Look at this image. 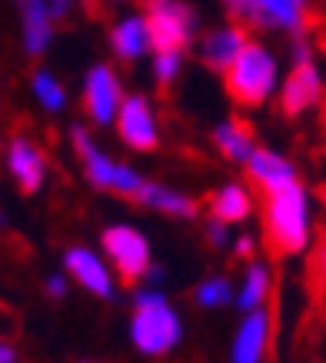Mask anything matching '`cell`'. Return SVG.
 I'll list each match as a JSON object with an SVG mask.
<instances>
[{
    "label": "cell",
    "instance_id": "6da1fadb",
    "mask_svg": "<svg viewBox=\"0 0 326 363\" xmlns=\"http://www.w3.org/2000/svg\"><path fill=\"white\" fill-rule=\"evenodd\" d=\"M306 197L300 180L263 194V240L273 257H290L306 247Z\"/></svg>",
    "mask_w": 326,
    "mask_h": 363
},
{
    "label": "cell",
    "instance_id": "7a4b0ae2",
    "mask_svg": "<svg viewBox=\"0 0 326 363\" xmlns=\"http://www.w3.org/2000/svg\"><path fill=\"white\" fill-rule=\"evenodd\" d=\"M133 343L137 350L147 357H163L170 353L180 340V320H176L174 307L160 297V294H137V310H133V323H130Z\"/></svg>",
    "mask_w": 326,
    "mask_h": 363
},
{
    "label": "cell",
    "instance_id": "3957f363",
    "mask_svg": "<svg viewBox=\"0 0 326 363\" xmlns=\"http://www.w3.org/2000/svg\"><path fill=\"white\" fill-rule=\"evenodd\" d=\"M273 84H276V64L260 44H247L240 60L223 74V87L227 97L237 107H263V100L270 97Z\"/></svg>",
    "mask_w": 326,
    "mask_h": 363
},
{
    "label": "cell",
    "instance_id": "277c9868",
    "mask_svg": "<svg viewBox=\"0 0 326 363\" xmlns=\"http://www.w3.org/2000/svg\"><path fill=\"white\" fill-rule=\"evenodd\" d=\"M143 4V21L150 30V47L157 54H170V50H186L193 40L196 11L184 0H140Z\"/></svg>",
    "mask_w": 326,
    "mask_h": 363
},
{
    "label": "cell",
    "instance_id": "5b68a950",
    "mask_svg": "<svg viewBox=\"0 0 326 363\" xmlns=\"http://www.w3.org/2000/svg\"><path fill=\"white\" fill-rule=\"evenodd\" d=\"M103 250L110 253L120 280L127 286H133L140 277L150 274V247L143 240V233H137L133 227H107L103 230Z\"/></svg>",
    "mask_w": 326,
    "mask_h": 363
},
{
    "label": "cell",
    "instance_id": "8992f818",
    "mask_svg": "<svg viewBox=\"0 0 326 363\" xmlns=\"http://www.w3.org/2000/svg\"><path fill=\"white\" fill-rule=\"evenodd\" d=\"M320 97H323L320 70L313 67V60H300V64H293V70L286 74V80H283V87H280V104H276V107H280V117L296 121V117H303Z\"/></svg>",
    "mask_w": 326,
    "mask_h": 363
},
{
    "label": "cell",
    "instance_id": "52a82bcc",
    "mask_svg": "<svg viewBox=\"0 0 326 363\" xmlns=\"http://www.w3.org/2000/svg\"><path fill=\"white\" fill-rule=\"evenodd\" d=\"M120 104V80L107 64L90 67L87 84H84V111L94 123H110Z\"/></svg>",
    "mask_w": 326,
    "mask_h": 363
},
{
    "label": "cell",
    "instance_id": "ba28073f",
    "mask_svg": "<svg viewBox=\"0 0 326 363\" xmlns=\"http://www.w3.org/2000/svg\"><path fill=\"white\" fill-rule=\"evenodd\" d=\"M117 133L120 140L133 147V150H157V123H153V113H150V104L147 97H127L123 107L117 113Z\"/></svg>",
    "mask_w": 326,
    "mask_h": 363
},
{
    "label": "cell",
    "instance_id": "9c48e42d",
    "mask_svg": "<svg viewBox=\"0 0 326 363\" xmlns=\"http://www.w3.org/2000/svg\"><path fill=\"white\" fill-rule=\"evenodd\" d=\"M7 167H11L21 194H37L40 190L47 164H44V150L30 137H23V133H13L11 137V143H7Z\"/></svg>",
    "mask_w": 326,
    "mask_h": 363
},
{
    "label": "cell",
    "instance_id": "30bf717a",
    "mask_svg": "<svg viewBox=\"0 0 326 363\" xmlns=\"http://www.w3.org/2000/svg\"><path fill=\"white\" fill-rule=\"evenodd\" d=\"M250 37L243 27H223V30H210L203 40H200V60L213 70V74H227L230 67L240 60V54L247 50Z\"/></svg>",
    "mask_w": 326,
    "mask_h": 363
},
{
    "label": "cell",
    "instance_id": "8fae6325",
    "mask_svg": "<svg viewBox=\"0 0 326 363\" xmlns=\"http://www.w3.org/2000/svg\"><path fill=\"white\" fill-rule=\"evenodd\" d=\"M64 267H67V274L74 277L80 286H87L90 294H97V297H110V294H113L107 267L97 260V253L84 250V247H74V250H67Z\"/></svg>",
    "mask_w": 326,
    "mask_h": 363
},
{
    "label": "cell",
    "instance_id": "7c38bea8",
    "mask_svg": "<svg viewBox=\"0 0 326 363\" xmlns=\"http://www.w3.org/2000/svg\"><path fill=\"white\" fill-rule=\"evenodd\" d=\"M247 174H250V180L263 190V194H273V190H280V187H286V184H293L296 180L293 167L286 164L283 157L263 150V147H257L253 160L247 164Z\"/></svg>",
    "mask_w": 326,
    "mask_h": 363
},
{
    "label": "cell",
    "instance_id": "4fadbf2b",
    "mask_svg": "<svg viewBox=\"0 0 326 363\" xmlns=\"http://www.w3.org/2000/svg\"><path fill=\"white\" fill-rule=\"evenodd\" d=\"M213 143L217 150L227 160H237V164H250L253 154H257V143H253V127L243 117H233L223 127L213 130Z\"/></svg>",
    "mask_w": 326,
    "mask_h": 363
},
{
    "label": "cell",
    "instance_id": "5bb4252c",
    "mask_svg": "<svg viewBox=\"0 0 326 363\" xmlns=\"http://www.w3.org/2000/svg\"><path fill=\"white\" fill-rule=\"evenodd\" d=\"M266 327H270L266 310L247 313V320H243V327H240V333H237V340H233V363H260L263 347H266Z\"/></svg>",
    "mask_w": 326,
    "mask_h": 363
},
{
    "label": "cell",
    "instance_id": "9a60e30c",
    "mask_svg": "<svg viewBox=\"0 0 326 363\" xmlns=\"http://www.w3.org/2000/svg\"><path fill=\"white\" fill-rule=\"evenodd\" d=\"M70 140H74L77 157L84 160V170H87L90 184H94V187H100V190H113V174H117V164H110L107 157H103L97 147L90 143V137H87V130H84V127H74V130H70Z\"/></svg>",
    "mask_w": 326,
    "mask_h": 363
},
{
    "label": "cell",
    "instance_id": "2e32d148",
    "mask_svg": "<svg viewBox=\"0 0 326 363\" xmlns=\"http://www.w3.org/2000/svg\"><path fill=\"white\" fill-rule=\"evenodd\" d=\"M257 11H260L263 30L266 27H283V30L303 33L306 30V0H257Z\"/></svg>",
    "mask_w": 326,
    "mask_h": 363
},
{
    "label": "cell",
    "instance_id": "e0dca14e",
    "mask_svg": "<svg viewBox=\"0 0 326 363\" xmlns=\"http://www.w3.org/2000/svg\"><path fill=\"white\" fill-rule=\"evenodd\" d=\"M210 213H213V220L220 223H240L250 217L253 210V200L250 194L237 184H227V187H220L217 194H210Z\"/></svg>",
    "mask_w": 326,
    "mask_h": 363
},
{
    "label": "cell",
    "instance_id": "ac0fdd59",
    "mask_svg": "<svg viewBox=\"0 0 326 363\" xmlns=\"http://www.w3.org/2000/svg\"><path fill=\"white\" fill-rule=\"evenodd\" d=\"M21 17H23V47H27V54L37 57L44 54L47 44H50V17H47L33 0H21Z\"/></svg>",
    "mask_w": 326,
    "mask_h": 363
},
{
    "label": "cell",
    "instance_id": "d6986e66",
    "mask_svg": "<svg viewBox=\"0 0 326 363\" xmlns=\"http://www.w3.org/2000/svg\"><path fill=\"white\" fill-rule=\"evenodd\" d=\"M140 203H143V207L160 210V213H170V217H184V220H190V217H196V213H200L196 200L184 197V194H174V190L160 187V184H147Z\"/></svg>",
    "mask_w": 326,
    "mask_h": 363
},
{
    "label": "cell",
    "instance_id": "ffe728a7",
    "mask_svg": "<svg viewBox=\"0 0 326 363\" xmlns=\"http://www.w3.org/2000/svg\"><path fill=\"white\" fill-rule=\"evenodd\" d=\"M110 44H113L117 57H123V60H137V57L143 54V47L150 44V30H147V21H143V17L123 21L120 27H113V33H110Z\"/></svg>",
    "mask_w": 326,
    "mask_h": 363
},
{
    "label": "cell",
    "instance_id": "44dd1931",
    "mask_svg": "<svg viewBox=\"0 0 326 363\" xmlns=\"http://www.w3.org/2000/svg\"><path fill=\"white\" fill-rule=\"evenodd\" d=\"M266 286H270L266 267L250 264V270H247V280H243V290H240V307L247 310V313L260 310V300L266 297Z\"/></svg>",
    "mask_w": 326,
    "mask_h": 363
},
{
    "label": "cell",
    "instance_id": "7402d4cb",
    "mask_svg": "<svg viewBox=\"0 0 326 363\" xmlns=\"http://www.w3.org/2000/svg\"><path fill=\"white\" fill-rule=\"evenodd\" d=\"M33 94H37V100L44 104L47 111H60V107H64V100H67L64 87H60L47 70H37V74H33Z\"/></svg>",
    "mask_w": 326,
    "mask_h": 363
},
{
    "label": "cell",
    "instance_id": "603a6c76",
    "mask_svg": "<svg viewBox=\"0 0 326 363\" xmlns=\"http://www.w3.org/2000/svg\"><path fill=\"white\" fill-rule=\"evenodd\" d=\"M143 190H147V180L133 174L127 164H117V174H113V194H120V197L133 200V203H140Z\"/></svg>",
    "mask_w": 326,
    "mask_h": 363
},
{
    "label": "cell",
    "instance_id": "cb8c5ba5",
    "mask_svg": "<svg viewBox=\"0 0 326 363\" xmlns=\"http://www.w3.org/2000/svg\"><path fill=\"white\" fill-rule=\"evenodd\" d=\"M223 7H227V13L233 17L237 27H243V30H263L257 0H223Z\"/></svg>",
    "mask_w": 326,
    "mask_h": 363
},
{
    "label": "cell",
    "instance_id": "d4e9b609",
    "mask_svg": "<svg viewBox=\"0 0 326 363\" xmlns=\"http://www.w3.org/2000/svg\"><path fill=\"white\" fill-rule=\"evenodd\" d=\"M196 303L200 307H220V303H227L230 300V280H223V277H210L207 284L196 286Z\"/></svg>",
    "mask_w": 326,
    "mask_h": 363
},
{
    "label": "cell",
    "instance_id": "484cf974",
    "mask_svg": "<svg viewBox=\"0 0 326 363\" xmlns=\"http://www.w3.org/2000/svg\"><path fill=\"white\" fill-rule=\"evenodd\" d=\"M176 74H180V54H176V50L157 54V60H153V77H157V87H160L163 97H167V87L176 80Z\"/></svg>",
    "mask_w": 326,
    "mask_h": 363
},
{
    "label": "cell",
    "instance_id": "4316f807",
    "mask_svg": "<svg viewBox=\"0 0 326 363\" xmlns=\"http://www.w3.org/2000/svg\"><path fill=\"white\" fill-rule=\"evenodd\" d=\"M310 280L326 290V230H320L316 250H313V257H310Z\"/></svg>",
    "mask_w": 326,
    "mask_h": 363
},
{
    "label": "cell",
    "instance_id": "83f0119b",
    "mask_svg": "<svg viewBox=\"0 0 326 363\" xmlns=\"http://www.w3.org/2000/svg\"><path fill=\"white\" fill-rule=\"evenodd\" d=\"M33 4L50 17V23L67 21V11H70V0H33Z\"/></svg>",
    "mask_w": 326,
    "mask_h": 363
},
{
    "label": "cell",
    "instance_id": "f1b7e54d",
    "mask_svg": "<svg viewBox=\"0 0 326 363\" xmlns=\"http://www.w3.org/2000/svg\"><path fill=\"white\" fill-rule=\"evenodd\" d=\"M207 237H210V243H213V247H223V243H227V223L210 220V227H207Z\"/></svg>",
    "mask_w": 326,
    "mask_h": 363
},
{
    "label": "cell",
    "instance_id": "f546056e",
    "mask_svg": "<svg viewBox=\"0 0 326 363\" xmlns=\"http://www.w3.org/2000/svg\"><path fill=\"white\" fill-rule=\"evenodd\" d=\"M67 294V286H64V280H60V277H50V280H47V297H54V300H60Z\"/></svg>",
    "mask_w": 326,
    "mask_h": 363
},
{
    "label": "cell",
    "instance_id": "4dcf8cb0",
    "mask_svg": "<svg viewBox=\"0 0 326 363\" xmlns=\"http://www.w3.org/2000/svg\"><path fill=\"white\" fill-rule=\"evenodd\" d=\"M237 257H240V260H250V257H253V240H250V237H240V240H237Z\"/></svg>",
    "mask_w": 326,
    "mask_h": 363
},
{
    "label": "cell",
    "instance_id": "1f68e13d",
    "mask_svg": "<svg viewBox=\"0 0 326 363\" xmlns=\"http://www.w3.org/2000/svg\"><path fill=\"white\" fill-rule=\"evenodd\" d=\"M0 363H13V350H11V347H4V350H0Z\"/></svg>",
    "mask_w": 326,
    "mask_h": 363
},
{
    "label": "cell",
    "instance_id": "d6a6232c",
    "mask_svg": "<svg viewBox=\"0 0 326 363\" xmlns=\"http://www.w3.org/2000/svg\"><path fill=\"white\" fill-rule=\"evenodd\" d=\"M316 197H320V203H323V210H326V184H320V187H316Z\"/></svg>",
    "mask_w": 326,
    "mask_h": 363
}]
</instances>
